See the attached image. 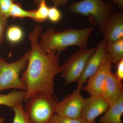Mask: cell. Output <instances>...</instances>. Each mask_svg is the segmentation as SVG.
Segmentation results:
<instances>
[{
	"instance_id": "obj_1",
	"label": "cell",
	"mask_w": 123,
	"mask_h": 123,
	"mask_svg": "<svg viewBox=\"0 0 123 123\" xmlns=\"http://www.w3.org/2000/svg\"><path fill=\"white\" fill-rule=\"evenodd\" d=\"M42 27L36 26L29 35L31 46L29 60L21 79L26 86L24 101L39 93L53 94L54 78L61 72L59 58L60 52L53 51L45 53L40 48L39 37Z\"/></svg>"
},
{
	"instance_id": "obj_2",
	"label": "cell",
	"mask_w": 123,
	"mask_h": 123,
	"mask_svg": "<svg viewBox=\"0 0 123 123\" xmlns=\"http://www.w3.org/2000/svg\"><path fill=\"white\" fill-rule=\"evenodd\" d=\"M93 29L90 26L57 31L53 28H49L40 36V46L45 53L53 51L60 52L72 46H78L80 49L86 48Z\"/></svg>"
},
{
	"instance_id": "obj_3",
	"label": "cell",
	"mask_w": 123,
	"mask_h": 123,
	"mask_svg": "<svg viewBox=\"0 0 123 123\" xmlns=\"http://www.w3.org/2000/svg\"><path fill=\"white\" fill-rule=\"evenodd\" d=\"M24 111L31 123H48L59 101L55 95L39 92L25 101Z\"/></svg>"
},
{
	"instance_id": "obj_4",
	"label": "cell",
	"mask_w": 123,
	"mask_h": 123,
	"mask_svg": "<svg viewBox=\"0 0 123 123\" xmlns=\"http://www.w3.org/2000/svg\"><path fill=\"white\" fill-rule=\"evenodd\" d=\"M69 11L88 17L92 25L101 27L113 13V6L104 0H82L72 3Z\"/></svg>"
},
{
	"instance_id": "obj_5",
	"label": "cell",
	"mask_w": 123,
	"mask_h": 123,
	"mask_svg": "<svg viewBox=\"0 0 123 123\" xmlns=\"http://www.w3.org/2000/svg\"><path fill=\"white\" fill-rule=\"evenodd\" d=\"M29 53L30 50L20 59L12 63H8L0 57V92L11 89L25 91L26 86L22 81L20 74L27 66Z\"/></svg>"
},
{
	"instance_id": "obj_6",
	"label": "cell",
	"mask_w": 123,
	"mask_h": 123,
	"mask_svg": "<svg viewBox=\"0 0 123 123\" xmlns=\"http://www.w3.org/2000/svg\"><path fill=\"white\" fill-rule=\"evenodd\" d=\"M95 48L96 47L90 49L79 48L61 66V73L65 79V85L78 81Z\"/></svg>"
},
{
	"instance_id": "obj_7",
	"label": "cell",
	"mask_w": 123,
	"mask_h": 123,
	"mask_svg": "<svg viewBox=\"0 0 123 123\" xmlns=\"http://www.w3.org/2000/svg\"><path fill=\"white\" fill-rule=\"evenodd\" d=\"M82 87L78 86L76 89L72 93L65 97L61 101H59L55 109V114L71 118H80L85 100L80 93Z\"/></svg>"
},
{
	"instance_id": "obj_8",
	"label": "cell",
	"mask_w": 123,
	"mask_h": 123,
	"mask_svg": "<svg viewBox=\"0 0 123 123\" xmlns=\"http://www.w3.org/2000/svg\"><path fill=\"white\" fill-rule=\"evenodd\" d=\"M112 64L111 56L107 54L98 69L87 80L84 90L91 95H100L104 83L111 71Z\"/></svg>"
},
{
	"instance_id": "obj_9",
	"label": "cell",
	"mask_w": 123,
	"mask_h": 123,
	"mask_svg": "<svg viewBox=\"0 0 123 123\" xmlns=\"http://www.w3.org/2000/svg\"><path fill=\"white\" fill-rule=\"evenodd\" d=\"M106 42L101 40L96 47L95 50L88 60L82 74L77 82L78 86L83 87L88 79L92 76L101 66L107 55L106 50Z\"/></svg>"
},
{
	"instance_id": "obj_10",
	"label": "cell",
	"mask_w": 123,
	"mask_h": 123,
	"mask_svg": "<svg viewBox=\"0 0 123 123\" xmlns=\"http://www.w3.org/2000/svg\"><path fill=\"white\" fill-rule=\"evenodd\" d=\"M109 106L101 95H91L89 98H85L80 118L88 123H92L97 117L105 113Z\"/></svg>"
},
{
	"instance_id": "obj_11",
	"label": "cell",
	"mask_w": 123,
	"mask_h": 123,
	"mask_svg": "<svg viewBox=\"0 0 123 123\" xmlns=\"http://www.w3.org/2000/svg\"><path fill=\"white\" fill-rule=\"evenodd\" d=\"M106 42H114L123 38V13L119 12L112 13L101 27Z\"/></svg>"
},
{
	"instance_id": "obj_12",
	"label": "cell",
	"mask_w": 123,
	"mask_h": 123,
	"mask_svg": "<svg viewBox=\"0 0 123 123\" xmlns=\"http://www.w3.org/2000/svg\"><path fill=\"white\" fill-rule=\"evenodd\" d=\"M123 94L122 81L111 71L104 83L100 95L110 105Z\"/></svg>"
},
{
	"instance_id": "obj_13",
	"label": "cell",
	"mask_w": 123,
	"mask_h": 123,
	"mask_svg": "<svg viewBox=\"0 0 123 123\" xmlns=\"http://www.w3.org/2000/svg\"><path fill=\"white\" fill-rule=\"evenodd\" d=\"M123 113V94L112 103L104 114L99 119V123H123L121 117Z\"/></svg>"
},
{
	"instance_id": "obj_14",
	"label": "cell",
	"mask_w": 123,
	"mask_h": 123,
	"mask_svg": "<svg viewBox=\"0 0 123 123\" xmlns=\"http://www.w3.org/2000/svg\"><path fill=\"white\" fill-rule=\"evenodd\" d=\"M25 91L14 90L6 94L0 93V105L13 108L18 104L22 102L25 98Z\"/></svg>"
},
{
	"instance_id": "obj_15",
	"label": "cell",
	"mask_w": 123,
	"mask_h": 123,
	"mask_svg": "<svg viewBox=\"0 0 123 123\" xmlns=\"http://www.w3.org/2000/svg\"><path fill=\"white\" fill-rule=\"evenodd\" d=\"M106 50L111 56L112 63H117L123 59V38L114 42H106Z\"/></svg>"
},
{
	"instance_id": "obj_16",
	"label": "cell",
	"mask_w": 123,
	"mask_h": 123,
	"mask_svg": "<svg viewBox=\"0 0 123 123\" xmlns=\"http://www.w3.org/2000/svg\"><path fill=\"white\" fill-rule=\"evenodd\" d=\"M5 36L9 43L11 44H16L20 43L23 39L24 31L20 27L17 25H12L6 29Z\"/></svg>"
},
{
	"instance_id": "obj_17",
	"label": "cell",
	"mask_w": 123,
	"mask_h": 123,
	"mask_svg": "<svg viewBox=\"0 0 123 123\" xmlns=\"http://www.w3.org/2000/svg\"><path fill=\"white\" fill-rule=\"evenodd\" d=\"M35 10L27 11L23 9L20 4L13 3L11 6L9 12V16L14 18H31L34 20Z\"/></svg>"
},
{
	"instance_id": "obj_18",
	"label": "cell",
	"mask_w": 123,
	"mask_h": 123,
	"mask_svg": "<svg viewBox=\"0 0 123 123\" xmlns=\"http://www.w3.org/2000/svg\"><path fill=\"white\" fill-rule=\"evenodd\" d=\"M13 109L14 117L12 123H31L24 111L22 102L18 104Z\"/></svg>"
},
{
	"instance_id": "obj_19",
	"label": "cell",
	"mask_w": 123,
	"mask_h": 123,
	"mask_svg": "<svg viewBox=\"0 0 123 123\" xmlns=\"http://www.w3.org/2000/svg\"><path fill=\"white\" fill-rule=\"evenodd\" d=\"M37 9L35 10L34 20L38 22L45 21L48 19L49 7L46 4V1H43L40 3Z\"/></svg>"
},
{
	"instance_id": "obj_20",
	"label": "cell",
	"mask_w": 123,
	"mask_h": 123,
	"mask_svg": "<svg viewBox=\"0 0 123 123\" xmlns=\"http://www.w3.org/2000/svg\"><path fill=\"white\" fill-rule=\"evenodd\" d=\"M48 123H88L82 118L74 119L60 116L56 114L51 117Z\"/></svg>"
},
{
	"instance_id": "obj_21",
	"label": "cell",
	"mask_w": 123,
	"mask_h": 123,
	"mask_svg": "<svg viewBox=\"0 0 123 123\" xmlns=\"http://www.w3.org/2000/svg\"><path fill=\"white\" fill-rule=\"evenodd\" d=\"M62 17L61 12L56 6L49 7L48 19L50 21L53 23L58 22L61 20Z\"/></svg>"
},
{
	"instance_id": "obj_22",
	"label": "cell",
	"mask_w": 123,
	"mask_h": 123,
	"mask_svg": "<svg viewBox=\"0 0 123 123\" xmlns=\"http://www.w3.org/2000/svg\"><path fill=\"white\" fill-rule=\"evenodd\" d=\"M15 0H0V14L5 17L8 18L10 10Z\"/></svg>"
},
{
	"instance_id": "obj_23",
	"label": "cell",
	"mask_w": 123,
	"mask_h": 123,
	"mask_svg": "<svg viewBox=\"0 0 123 123\" xmlns=\"http://www.w3.org/2000/svg\"><path fill=\"white\" fill-rule=\"evenodd\" d=\"M8 23V18L0 14V49L5 36Z\"/></svg>"
},
{
	"instance_id": "obj_24",
	"label": "cell",
	"mask_w": 123,
	"mask_h": 123,
	"mask_svg": "<svg viewBox=\"0 0 123 123\" xmlns=\"http://www.w3.org/2000/svg\"><path fill=\"white\" fill-rule=\"evenodd\" d=\"M117 63V69L115 74L118 78L122 81L123 80V59L120 60Z\"/></svg>"
},
{
	"instance_id": "obj_25",
	"label": "cell",
	"mask_w": 123,
	"mask_h": 123,
	"mask_svg": "<svg viewBox=\"0 0 123 123\" xmlns=\"http://www.w3.org/2000/svg\"><path fill=\"white\" fill-rule=\"evenodd\" d=\"M35 4L38 6L40 3L43 1H46V0H33ZM68 0H52L53 3H54V6H57L59 5L64 4L65 3L67 2Z\"/></svg>"
},
{
	"instance_id": "obj_26",
	"label": "cell",
	"mask_w": 123,
	"mask_h": 123,
	"mask_svg": "<svg viewBox=\"0 0 123 123\" xmlns=\"http://www.w3.org/2000/svg\"><path fill=\"white\" fill-rule=\"evenodd\" d=\"M116 4L119 8L123 9V0H111Z\"/></svg>"
},
{
	"instance_id": "obj_27",
	"label": "cell",
	"mask_w": 123,
	"mask_h": 123,
	"mask_svg": "<svg viewBox=\"0 0 123 123\" xmlns=\"http://www.w3.org/2000/svg\"><path fill=\"white\" fill-rule=\"evenodd\" d=\"M5 119L2 117H0V123H3L5 122Z\"/></svg>"
},
{
	"instance_id": "obj_28",
	"label": "cell",
	"mask_w": 123,
	"mask_h": 123,
	"mask_svg": "<svg viewBox=\"0 0 123 123\" xmlns=\"http://www.w3.org/2000/svg\"><path fill=\"white\" fill-rule=\"evenodd\" d=\"M92 123H97V122H96L95 121H93V122H92Z\"/></svg>"
}]
</instances>
